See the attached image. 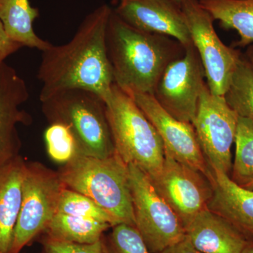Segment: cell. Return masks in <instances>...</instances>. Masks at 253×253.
I'll return each mask as SVG.
<instances>
[{
  "label": "cell",
  "mask_w": 253,
  "mask_h": 253,
  "mask_svg": "<svg viewBox=\"0 0 253 253\" xmlns=\"http://www.w3.org/2000/svg\"><path fill=\"white\" fill-rule=\"evenodd\" d=\"M113 9L102 4L86 15L66 44L42 51L38 78L40 100L69 89L92 91L106 100L114 80L106 49V35Z\"/></svg>",
  "instance_id": "obj_1"
},
{
  "label": "cell",
  "mask_w": 253,
  "mask_h": 253,
  "mask_svg": "<svg viewBox=\"0 0 253 253\" xmlns=\"http://www.w3.org/2000/svg\"><path fill=\"white\" fill-rule=\"evenodd\" d=\"M106 44L114 83L128 94H153L163 71L186 49L170 37L129 26L113 10Z\"/></svg>",
  "instance_id": "obj_2"
},
{
  "label": "cell",
  "mask_w": 253,
  "mask_h": 253,
  "mask_svg": "<svg viewBox=\"0 0 253 253\" xmlns=\"http://www.w3.org/2000/svg\"><path fill=\"white\" fill-rule=\"evenodd\" d=\"M57 172L67 189L87 196L118 224L134 226L128 165L116 153L104 158L77 155Z\"/></svg>",
  "instance_id": "obj_3"
},
{
  "label": "cell",
  "mask_w": 253,
  "mask_h": 253,
  "mask_svg": "<svg viewBox=\"0 0 253 253\" xmlns=\"http://www.w3.org/2000/svg\"><path fill=\"white\" fill-rule=\"evenodd\" d=\"M42 111L49 124L69 129L78 155L104 158L116 154L104 100L96 93L74 89L43 100Z\"/></svg>",
  "instance_id": "obj_4"
},
{
  "label": "cell",
  "mask_w": 253,
  "mask_h": 253,
  "mask_svg": "<svg viewBox=\"0 0 253 253\" xmlns=\"http://www.w3.org/2000/svg\"><path fill=\"white\" fill-rule=\"evenodd\" d=\"M105 103L116 154L153 179L165 160L164 145L156 128L131 96L115 83Z\"/></svg>",
  "instance_id": "obj_5"
},
{
  "label": "cell",
  "mask_w": 253,
  "mask_h": 253,
  "mask_svg": "<svg viewBox=\"0 0 253 253\" xmlns=\"http://www.w3.org/2000/svg\"><path fill=\"white\" fill-rule=\"evenodd\" d=\"M66 188L57 171L41 163H26L22 201L10 253H20L44 233L58 212Z\"/></svg>",
  "instance_id": "obj_6"
},
{
  "label": "cell",
  "mask_w": 253,
  "mask_h": 253,
  "mask_svg": "<svg viewBox=\"0 0 253 253\" xmlns=\"http://www.w3.org/2000/svg\"><path fill=\"white\" fill-rule=\"evenodd\" d=\"M134 226L151 253H159L185 238V229L172 208L158 194L149 176L128 165Z\"/></svg>",
  "instance_id": "obj_7"
},
{
  "label": "cell",
  "mask_w": 253,
  "mask_h": 253,
  "mask_svg": "<svg viewBox=\"0 0 253 253\" xmlns=\"http://www.w3.org/2000/svg\"><path fill=\"white\" fill-rule=\"evenodd\" d=\"M180 6L193 45L204 66L208 89L212 94L224 96L242 53L222 42L213 26L214 19L199 0H182Z\"/></svg>",
  "instance_id": "obj_8"
},
{
  "label": "cell",
  "mask_w": 253,
  "mask_h": 253,
  "mask_svg": "<svg viewBox=\"0 0 253 253\" xmlns=\"http://www.w3.org/2000/svg\"><path fill=\"white\" fill-rule=\"evenodd\" d=\"M239 116L224 96L212 94L207 84L200 96L192 125L210 169L230 176L231 147L235 141Z\"/></svg>",
  "instance_id": "obj_9"
},
{
  "label": "cell",
  "mask_w": 253,
  "mask_h": 253,
  "mask_svg": "<svg viewBox=\"0 0 253 253\" xmlns=\"http://www.w3.org/2000/svg\"><path fill=\"white\" fill-rule=\"evenodd\" d=\"M206 79L204 66L192 44L186 48L181 57L168 65L152 95L172 117L192 124Z\"/></svg>",
  "instance_id": "obj_10"
},
{
  "label": "cell",
  "mask_w": 253,
  "mask_h": 253,
  "mask_svg": "<svg viewBox=\"0 0 253 253\" xmlns=\"http://www.w3.org/2000/svg\"><path fill=\"white\" fill-rule=\"evenodd\" d=\"M158 194L179 218L184 229L212 199V181L187 165L165 154L161 171L150 179Z\"/></svg>",
  "instance_id": "obj_11"
},
{
  "label": "cell",
  "mask_w": 253,
  "mask_h": 253,
  "mask_svg": "<svg viewBox=\"0 0 253 253\" xmlns=\"http://www.w3.org/2000/svg\"><path fill=\"white\" fill-rule=\"evenodd\" d=\"M129 95L156 128L164 145L165 154L204 173L213 181L214 174L205 159L193 125L172 117L152 94Z\"/></svg>",
  "instance_id": "obj_12"
},
{
  "label": "cell",
  "mask_w": 253,
  "mask_h": 253,
  "mask_svg": "<svg viewBox=\"0 0 253 253\" xmlns=\"http://www.w3.org/2000/svg\"><path fill=\"white\" fill-rule=\"evenodd\" d=\"M113 10L139 31L170 37L185 49L193 44L181 6L173 0H118Z\"/></svg>",
  "instance_id": "obj_13"
},
{
  "label": "cell",
  "mask_w": 253,
  "mask_h": 253,
  "mask_svg": "<svg viewBox=\"0 0 253 253\" xmlns=\"http://www.w3.org/2000/svg\"><path fill=\"white\" fill-rule=\"evenodd\" d=\"M28 97L25 81L14 68L3 63L0 66V168L20 156L21 141L17 125L32 123L29 113L20 106Z\"/></svg>",
  "instance_id": "obj_14"
},
{
  "label": "cell",
  "mask_w": 253,
  "mask_h": 253,
  "mask_svg": "<svg viewBox=\"0 0 253 253\" xmlns=\"http://www.w3.org/2000/svg\"><path fill=\"white\" fill-rule=\"evenodd\" d=\"M185 237L205 253H241L249 239L219 214L208 208L185 226Z\"/></svg>",
  "instance_id": "obj_15"
},
{
  "label": "cell",
  "mask_w": 253,
  "mask_h": 253,
  "mask_svg": "<svg viewBox=\"0 0 253 253\" xmlns=\"http://www.w3.org/2000/svg\"><path fill=\"white\" fill-rule=\"evenodd\" d=\"M213 174V194L208 209L253 241V191L236 184L225 173L217 171Z\"/></svg>",
  "instance_id": "obj_16"
},
{
  "label": "cell",
  "mask_w": 253,
  "mask_h": 253,
  "mask_svg": "<svg viewBox=\"0 0 253 253\" xmlns=\"http://www.w3.org/2000/svg\"><path fill=\"white\" fill-rule=\"evenodd\" d=\"M26 161L22 156L0 168V253H10L22 201Z\"/></svg>",
  "instance_id": "obj_17"
},
{
  "label": "cell",
  "mask_w": 253,
  "mask_h": 253,
  "mask_svg": "<svg viewBox=\"0 0 253 253\" xmlns=\"http://www.w3.org/2000/svg\"><path fill=\"white\" fill-rule=\"evenodd\" d=\"M40 16L29 0H0V21L8 36L23 46L44 51L51 43L37 36L33 28Z\"/></svg>",
  "instance_id": "obj_18"
},
{
  "label": "cell",
  "mask_w": 253,
  "mask_h": 253,
  "mask_svg": "<svg viewBox=\"0 0 253 253\" xmlns=\"http://www.w3.org/2000/svg\"><path fill=\"white\" fill-rule=\"evenodd\" d=\"M199 3L221 27L238 32L240 38L233 47L253 44V0H199Z\"/></svg>",
  "instance_id": "obj_19"
},
{
  "label": "cell",
  "mask_w": 253,
  "mask_h": 253,
  "mask_svg": "<svg viewBox=\"0 0 253 253\" xmlns=\"http://www.w3.org/2000/svg\"><path fill=\"white\" fill-rule=\"evenodd\" d=\"M111 228L112 226L104 221L56 213L44 233L57 241L90 244L101 239Z\"/></svg>",
  "instance_id": "obj_20"
},
{
  "label": "cell",
  "mask_w": 253,
  "mask_h": 253,
  "mask_svg": "<svg viewBox=\"0 0 253 253\" xmlns=\"http://www.w3.org/2000/svg\"><path fill=\"white\" fill-rule=\"evenodd\" d=\"M224 96L238 116L253 123V70L243 54Z\"/></svg>",
  "instance_id": "obj_21"
},
{
  "label": "cell",
  "mask_w": 253,
  "mask_h": 253,
  "mask_svg": "<svg viewBox=\"0 0 253 253\" xmlns=\"http://www.w3.org/2000/svg\"><path fill=\"white\" fill-rule=\"evenodd\" d=\"M234 142L235 158L230 178L243 186L253 178V123L251 120L239 116Z\"/></svg>",
  "instance_id": "obj_22"
},
{
  "label": "cell",
  "mask_w": 253,
  "mask_h": 253,
  "mask_svg": "<svg viewBox=\"0 0 253 253\" xmlns=\"http://www.w3.org/2000/svg\"><path fill=\"white\" fill-rule=\"evenodd\" d=\"M57 213L104 221L111 226L118 223L101 206L87 196L66 188L63 190Z\"/></svg>",
  "instance_id": "obj_23"
},
{
  "label": "cell",
  "mask_w": 253,
  "mask_h": 253,
  "mask_svg": "<svg viewBox=\"0 0 253 253\" xmlns=\"http://www.w3.org/2000/svg\"><path fill=\"white\" fill-rule=\"evenodd\" d=\"M107 253H151L135 226L119 224L104 236Z\"/></svg>",
  "instance_id": "obj_24"
},
{
  "label": "cell",
  "mask_w": 253,
  "mask_h": 253,
  "mask_svg": "<svg viewBox=\"0 0 253 253\" xmlns=\"http://www.w3.org/2000/svg\"><path fill=\"white\" fill-rule=\"evenodd\" d=\"M48 154L56 162L67 163L78 155L77 145L66 126L60 124H49L44 133Z\"/></svg>",
  "instance_id": "obj_25"
},
{
  "label": "cell",
  "mask_w": 253,
  "mask_h": 253,
  "mask_svg": "<svg viewBox=\"0 0 253 253\" xmlns=\"http://www.w3.org/2000/svg\"><path fill=\"white\" fill-rule=\"evenodd\" d=\"M42 244L43 253H107L104 236L94 244H79L57 241L44 236Z\"/></svg>",
  "instance_id": "obj_26"
},
{
  "label": "cell",
  "mask_w": 253,
  "mask_h": 253,
  "mask_svg": "<svg viewBox=\"0 0 253 253\" xmlns=\"http://www.w3.org/2000/svg\"><path fill=\"white\" fill-rule=\"evenodd\" d=\"M21 47H23L22 45L13 41L8 36L2 23L0 21V66L4 63V60L8 56L14 54Z\"/></svg>",
  "instance_id": "obj_27"
},
{
  "label": "cell",
  "mask_w": 253,
  "mask_h": 253,
  "mask_svg": "<svg viewBox=\"0 0 253 253\" xmlns=\"http://www.w3.org/2000/svg\"><path fill=\"white\" fill-rule=\"evenodd\" d=\"M159 253H205L194 247L189 240L184 238L182 241L169 246Z\"/></svg>",
  "instance_id": "obj_28"
},
{
  "label": "cell",
  "mask_w": 253,
  "mask_h": 253,
  "mask_svg": "<svg viewBox=\"0 0 253 253\" xmlns=\"http://www.w3.org/2000/svg\"><path fill=\"white\" fill-rule=\"evenodd\" d=\"M243 55L253 70V44L247 46V49Z\"/></svg>",
  "instance_id": "obj_29"
},
{
  "label": "cell",
  "mask_w": 253,
  "mask_h": 253,
  "mask_svg": "<svg viewBox=\"0 0 253 253\" xmlns=\"http://www.w3.org/2000/svg\"><path fill=\"white\" fill-rule=\"evenodd\" d=\"M241 253H253V241H249Z\"/></svg>",
  "instance_id": "obj_30"
},
{
  "label": "cell",
  "mask_w": 253,
  "mask_h": 253,
  "mask_svg": "<svg viewBox=\"0 0 253 253\" xmlns=\"http://www.w3.org/2000/svg\"><path fill=\"white\" fill-rule=\"evenodd\" d=\"M241 186H243L245 189L253 191V178H252L251 180L248 181V182H246V184H244V185Z\"/></svg>",
  "instance_id": "obj_31"
},
{
  "label": "cell",
  "mask_w": 253,
  "mask_h": 253,
  "mask_svg": "<svg viewBox=\"0 0 253 253\" xmlns=\"http://www.w3.org/2000/svg\"><path fill=\"white\" fill-rule=\"evenodd\" d=\"M173 1H174V2H176V4L180 5L181 1H182V0H173Z\"/></svg>",
  "instance_id": "obj_32"
}]
</instances>
